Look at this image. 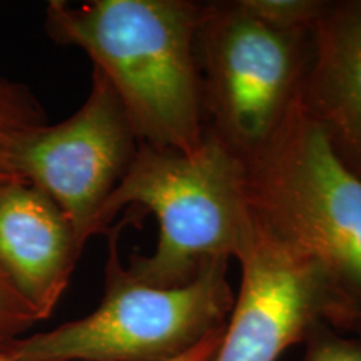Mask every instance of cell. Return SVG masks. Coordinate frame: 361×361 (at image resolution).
<instances>
[{
  "instance_id": "cell-1",
  "label": "cell",
  "mask_w": 361,
  "mask_h": 361,
  "mask_svg": "<svg viewBox=\"0 0 361 361\" xmlns=\"http://www.w3.org/2000/svg\"><path fill=\"white\" fill-rule=\"evenodd\" d=\"M197 0H52L45 30L109 80L139 141L192 156L204 146Z\"/></svg>"
},
{
  "instance_id": "cell-2",
  "label": "cell",
  "mask_w": 361,
  "mask_h": 361,
  "mask_svg": "<svg viewBox=\"0 0 361 361\" xmlns=\"http://www.w3.org/2000/svg\"><path fill=\"white\" fill-rule=\"evenodd\" d=\"M144 207L159 223L152 255H130V276L156 288H180L211 261L239 258L251 238L245 168L223 146L204 137L188 156L139 144L133 164L102 207L97 234H107L124 207Z\"/></svg>"
},
{
  "instance_id": "cell-3",
  "label": "cell",
  "mask_w": 361,
  "mask_h": 361,
  "mask_svg": "<svg viewBox=\"0 0 361 361\" xmlns=\"http://www.w3.org/2000/svg\"><path fill=\"white\" fill-rule=\"evenodd\" d=\"M109 229L106 290L96 311L49 331L20 336L0 353L12 361H171L226 328L234 306L229 259L211 261L180 288H156L130 276L119 233Z\"/></svg>"
},
{
  "instance_id": "cell-4",
  "label": "cell",
  "mask_w": 361,
  "mask_h": 361,
  "mask_svg": "<svg viewBox=\"0 0 361 361\" xmlns=\"http://www.w3.org/2000/svg\"><path fill=\"white\" fill-rule=\"evenodd\" d=\"M243 168L251 213L318 261L361 308V179L335 156L301 99Z\"/></svg>"
},
{
  "instance_id": "cell-5",
  "label": "cell",
  "mask_w": 361,
  "mask_h": 361,
  "mask_svg": "<svg viewBox=\"0 0 361 361\" xmlns=\"http://www.w3.org/2000/svg\"><path fill=\"white\" fill-rule=\"evenodd\" d=\"M196 45L204 137L245 166L301 99L311 30L274 29L241 0H211L202 2Z\"/></svg>"
},
{
  "instance_id": "cell-6",
  "label": "cell",
  "mask_w": 361,
  "mask_h": 361,
  "mask_svg": "<svg viewBox=\"0 0 361 361\" xmlns=\"http://www.w3.org/2000/svg\"><path fill=\"white\" fill-rule=\"evenodd\" d=\"M251 216L239 291L207 361H276L318 323L348 333L360 306L318 261Z\"/></svg>"
},
{
  "instance_id": "cell-7",
  "label": "cell",
  "mask_w": 361,
  "mask_h": 361,
  "mask_svg": "<svg viewBox=\"0 0 361 361\" xmlns=\"http://www.w3.org/2000/svg\"><path fill=\"white\" fill-rule=\"evenodd\" d=\"M139 144L119 96L94 69L80 109L30 134L17 151L16 168L61 207L85 246L97 236L99 214L128 174Z\"/></svg>"
},
{
  "instance_id": "cell-8",
  "label": "cell",
  "mask_w": 361,
  "mask_h": 361,
  "mask_svg": "<svg viewBox=\"0 0 361 361\" xmlns=\"http://www.w3.org/2000/svg\"><path fill=\"white\" fill-rule=\"evenodd\" d=\"M82 251L47 194L27 180L0 186V269L39 322L56 310Z\"/></svg>"
},
{
  "instance_id": "cell-9",
  "label": "cell",
  "mask_w": 361,
  "mask_h": 361,
  "mask_svg": "<svg viewBox=\"0 0 361 361\" xmlns=\"http://www.w3.org/2000/svg\"><path fill=\"white\" fill-rule=\"evenodd\" d=\"M301 106L361 179V0H324L311 29Z\"/></svg>"
},
{
  "instance_id": "cell-10",
  "label": "cell",
  "mask_w": 361,
  "mask_h": 361,
  "mask_svg": "<svg viewBox=\"0 0 361 361\" xmlns=\"http://www.w3.org/2000/svg\"><path fill=\"white\" fill-rule=\"evenodd\" d=\"M44 126L47 117L34 94L25 85L0 78V186L24 180L16 168L17 151Z\"/></svg>"
},
{
  "instance_id": "cell-11",
  "label": "cell",
  "mask_w": 361,
  "mask_h": 361,
  "mask_svg": "<svg viewBox=\"0 0 361 361\" xmlns=\"http://www.w3.org/2000/svg\"><path fill=\"white\" fill-rule=\"evenodd\" d=\"M251 16L279 30H311L324 0H241Z\"/></svg>"
},
{
  "instance_id": "cell-12",
  "label": "cell",
  "mask_w": 361,
  "mask_h": 361,
  "mask_svg": "<svg viewBox=\"0 0 361 361\" xmlns=\"http://www.w3.org/2000/svg\"><path fill=\"white\" fill-rule=\"evenodd\" d=\"M303 343V361H361V336H346L326 323L313 326Z\"/></svg>"
},
{
  "instance_id": "cell-13",
  "label": "cell",
  "mask_w": 361,
  "mask_h": 361,
  "mask_svg": "<svg viewBox=\"0 0 361 361\" xmlns=\"http://www.w3.org/2000/svg\"><path fill=\"white\" fill-rule=\"evenodd\" d=\"M35 323H39L37 316L0 269V348L24 336L27 329Z\"/></svg>"
},
{
  "instance_id": "cell-14",
  "label": "cell",
  "mask_w": 361,
  "mask_h": 361,
  "mask_svg": "<svg viewBox=\"0 0 361 361\" xmlns=\"http://www.w3.org/2000/svg\"><path fill=\"white\" fill-rule=\"evenodd\" d=\"M224 329L226 328L213 333V335L207 336L206 340L201 343V345H197L196 348H192L189 353L179 356V358H176V360H171V361H207L209 360V356L214 353V350L218 348L221 338H223ZM0 361H12V360H8L7 356H4L2 353H0Z\"/></svg>"
},
{
  "instance_id": "cell-15",
  "label": "cell",
  "mask_w": 361,
  "mask_h": 361,
  "mask_svg": "<svg viewBox=\"0 0 361 361\" xmlns=\"http://www.w3.org/2000/svg\"><path fill=\"white\" fill-rule=\"evenodd\" d=\"M350 333L361 336V311H358V313L353 316V322H351Z\"/></svg>"
}]
</instances>
